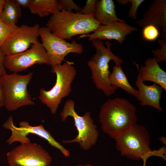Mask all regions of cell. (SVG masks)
I'll use <instances>...</instances> for the list:
<instances>
[{
    "instance_id": "obj_1",
    "label": "cell",
    "mask_w": 166,
    "mask_h": 166,
    "mask_svg": "<svg viewBox=\"0 0 166 166\" xmlns=\"http://www.w3.org/2000/svg\"><path fill=\"white\" fill-rule=\"evenodd\" d=\"M136 107L126 99H109L101 106L99 114L102 131L115 139L136 124Z\"/></svg>"
},
{
    "instance_id": "obj_30",
    "label": "cell",
    "mask_w": 166,
    "mask_h": 166,
    "mask_svg": "<svg viewBox=\"0 0 166 166\" xmlns=\"http://www.w3.org/2000/svg\"><path fill=\"white\" fill-rule=\"evenodd\" d=\"M117 1L119 3L124 5L129 2V0H117Z\"/></svg>"
},
{
    "instance_id": "obj_6",
    "label": "cell",
    "mask_w": 166,
    "mask_h": 166,
    "mask_svg": "<svg viewBox=\"0 0 166 166\" xmlns=\"http://www.w3.org/2000/svg\"><path fill=\"white\" fill-rule=\"evenodd\" d=\"M33 75L32 72L25 75L13 73L0 77L5 93L4 106L7 110L14 111L23 106L35 104L27 89Z\"/></svg>"
},
{
    "instance_id": "obj_11",
    "label": "cell",
    "mask_w": 166,
    "mask_h": 166,
    "mask_svg": "<svg viewBox=\"0 0 166 166\" xmlns=\"http://www.w3.org/2000/svg\"><path fill=\"white\" fill-rule=\"evenodd\" d=\"M35 64L50 65L46 51L39 41L32 44L30 48L24 52L5 56L4 61L6 69L17 73Z\"/></svg>"
},
{
    "instance_id": "obj_17",
    "label": "cell",
    "mask_w": 166,
    "mask_h": 166,
    "mask_svg": "<svg viewBox=\"0 0 166 166\" xmlns=\"http://www.w3.org/2000/svg\"><path fill=\"white\" fill-rule=\"evenodd\" d=\"M94 18L101 25L116 21L126 22L117 17L115 3L113 0H97Z\"/></svg>"
},
{
    "instance_id": "obj_9",
    "label": "cell",
    "mask_w": 166,
    "mask_h": 166,
    "mask_svg": "<svg viewBox=\"0 0 166 166\" xmlns=\"http://www.w3.org/2000/svg\"><path fill=\"white\" fill-rule=\"evenodd\" d=\"M19 125V127L15 125L11 115L10 116L3 124L4 128L11 132V136L6 140L8 144H11L16 142H19L21 144L30 142V140L27 136L30 134H33L45 139L51 146L59 150L65 156H70L69 151L57 141L50 133L45 129L43 124L32 126L28 122L23 121L20 122Z\"/></svg>"
},
{
    "instance_id": "obj_18",
    "label": "cell",
    "mask_w": 166,
    "mask_h": 166,
    "mask_svg": "<svg viewBox=\"0 0 166 166\" xmlns=\"http://www.w3.org/2000/svg\"><path fill=\"white\" fill-rule=\"evenodd\" d=\"M109 79L110 85L115 87H120L137 98L139 92L130 84L121 66L114 65L110 73Z\"/></svg>"
},
{
    "instance_id": "obj_3",
    "label": "cell",
    "mask_w": 166,
    "mask_h": 166,
    "mask_svg": "<svg viewBox=\"0 0 166 166\" xmlns=\"http://www.w3.org/2000/svg\"><path fill=\"white\" fill-rule=\"evenodd\" d=\"M91 42L96 50L87 62L91 70V78L96 87L101 90L106 96H109L115 93L117 88L110 84L109 63L112 60L115 65L121 66L123 60L112 51L111 48L113 45L109 41L105 42L106 47L102 40L95 39Z\"/></svg>"
},
{
    "instance_id": "obj_28",
    "label": "cell",
    "mask_w": 166,
    "mask_h": 166,
    "mask_svg": "<svg viewBox=\"0 0 166 166\" xmlns=\"http://www.w3.org/2000/svg\"><path fill=\"white\" fill-rule=\"evenodd\" d=\"M5 102V96L4 89L0 78V108L4 106Z\"/></svg>"
},
{
    "instance_id": "obj_16",
    "label": "cell",
    "mask_w": 166,
    "mask_h": 166,
    "mask_svg": "<svg viewBox=\"0 0 166 166\" xmlns=\"http://www.w3.org/2000/svg\"><path fill=\"white\" fill-rule=\"evenodd\" d=\"M133 62L137 67L143 82L152 81L166 90V72L160 66L155 57L148 58L144 62L145 65L140 68L138 64Z\"/></svg>"
},
{
    "instance_id": "obj_27",
    "label": "cell",
    "mask_w": 166,
    "mask_h": 166,
    "mask_svg": "<svg viewBox=\"0 0 166 166\" xmlns=\"http://www.w3.org/2000/svg\"><path fill=\"white\" fill-rule=\"evenodd\" d=\"M5 56L4 54L1 47H0V77L6 73L4 65V61Z\"/></svg>"
},
{
    "instance_id": "obj_20",
    "label": "cell",
    "mask_w": 166,
    "mask_h": 166,
    "mask_svg": "<svg viewBox=\"0 0 166 166\" xmlns=\"http://www.w3.org/2000/svg\"><path fill=\"white\" fill-rule=\"evenodd\" d=\"M21 15V7L15 0H5L0 15V18L3 21L10 25H16Z\"/></svg>"
},
{
    "instance_id": "obj_31",
    "label": "cell",
    "mask_w": 166,
    "mask_h": 166,
    "mask_svg": "<svg viewBox=\"0 0 166 166\" xmlns=\"http://www.w3.org/2000/svg\"><path fill=\"white\" fill-rule=\"evenodd\" d=\"M5 0H0V15L3 9Z\"/></svg>"
},
{
    "instance_id": "obj_8",
    "label": "cell",
    "mask_w": 166,
    "mask_h": 166,
    "mask_svg": "<svg viewBox=\"0 0 166 166\" xmlns=\"http://www.w3.org/2000/svg\"><path fill=\"white\" fill-rule=\"evenodd\" d=\"M39 35L52 67L61 64L69 53L81 54L83 51L81 44L77 42L75 40H72L71 42H67L52 33L46 27H40Z\"/></svg>"
},
{
    "instance_id": "obj_13",
    "label": "cell",
    "mask_w": 166,
    "mask_h": 166,
    "mask_svg": "<svg viewBox=\"0 0 166 166\" xmlns=\"http://www.w3.org/2000/svg\"><path fill=\"white\" fill-rule=\"evenodd\" d=\"M137 30L136 27L128 24L126 22L116 21L101 25L93 33L80 35L79 38L87 37L89 41L95 39L114 40L122 45L128 35Z\"/></svg>"
},
{
    "instance_id": "obj_22",
    "label": "cell",
    "mask_w": 166,
    "mask_h": 166,
    "mask_svg": "<svg viewBox=\"0 0 166 166\" xmlns=\"http://www.w3.org/2000/svg\"><path fill=\"white\" fill-rule=\"evenodd\" d=\"M16 25H10L3 21L0 18V47H1L8 36L18 27Z\"/></svg>"
},
{
    "instance_id": "obj_25",
    "label": "cell",
    "mask_w": 166,
    "mask_h": 166,
    "mask_svg": "<svg viewBox=\"0 0 166 166\" xmlns=\"http://www.w3.org/2000/svg\"><path fill=\"white\" fill-rule=\"evenodd\" d=\"M144 0H129L131 5L128 13V16L133 20L137 19V10L139 6L144 2Z\"/></svg>"
},
{
    "instance_id": "obj_2",
    "label": "cell",
    "mask_w": 166,
    "mask_h": 166,
    "mask_svg": "<svg viewBox=\"0 0 166 166\" xmlns=\"http://www.w3.org/2000/svg\"><path fill=\"white\" fill-rule=\"evenodd\" d=\"M94 14L84 15L62 10L51 15L46 27L59 38L71 40L77 35L89 34L101 25L95 19Z\"/></svg>"
},
{
    "instance_id": "obj_14",
    "label": "cell",
    "mask_w": 166,
    "mask_h": 166,
    "mask_svg": "<svg viewBox=\"0 0 166 166\" xmlns=\"http://www.w3.org/2000/svg\"><path fill=\"white\" fill-rule=\"evenodd\" d=\"M136 23L140 27L155 26L161 30L162 39H166V0H153L148 10L143 13L142 18Z\"/></svg>"
},
{
    "instance_id": "obj_15",
    "label": "cell",
    "mask_w": 166,
    "mask_h": 166,
    "mask_svg": "<svg viewBox=\"0 0 166 166\" xmlns=\"http://www.w3.org/2000/svg\"><path fill=\"white\" fill-rule=\"evenodd\" d=\"M135 84L138 89V95L136 99L142 106L149 105L159 111L162 109L160 106V101L163 89L159 85L153 83L150 85H145L141 81L138 74Z\"/></svg>"
},
{
    "instance_id": "obj_12",
    "label": "cell",
    "mask_w": 166,
    "mask_h": 166,
    "mask_svg": "<svg viewBox=\"0 0 166 166\" xmlns=\"http://www.w3.org/2000/svg\"><path fill=\"white\" fill-rule=\"evenodd\" d=\"M40 28L38 24L33 26L22 24L18 26L1 47L5 55H14L28 49L32 44L38 41Z\"/></svg>"
},
{
    "instance_id": "obj_34",
    "label": "cell",
    "mask_w": 166,
    "mask_h": 166,
    "mask_svg": "<svg viewBox=\"0 0 166 166\" xmlns=\"http://www.w3.org/2000/svg\"><path fill=\"white\" fill-rule=\"evenodd\" d=\"M147 160L146 159H143V166H146V162Z\"/></svg>"
},
{
    "instance_id": "obj_5",
    "label": "cell",
    "mask_w": 166,
    "mask_h": 166,
    "mask_svg": "<svg viewBox=\"0 0 166 166\" xmlns=\"http://www.w3.org/2000/svg\"><path fill=\"white\" fill-rule=\"evenodd\" d=\"M75 105L73 100H68L65 103L60 115L63 122L65 121L69 117L73 118L78 134L73 139L64 140L62 142L63 143H78L81 148L86 151L95 145L99 133L91 117V112L87 111L83 116H80L75 110Z\"/></svg>"
},
{
    "instance_id": "obj_21",
    "label": "cell",
    "mask_w": 166,
    "mask_h": 166,
    "mask_svg": "<svg viewBox=\"0 0 166 166\" xmlns=\"http://www.w3.org/2000/svg\"><path fill=\"white\" fill-rule=\"evenodd\" d=\"M159 35V30L153 25H149L143 27L142 39L150 42L154 41L158 38Z\"/></svg>"
},
{
    "instance_id": "obj_23",
    "label": "cell",
    "mask_w": 166,
    "mask_h": 166,
    "mask_svg": "<svg viewBox=\"0 0 166 166\" xmlns=\"http://www.w3.org/2000/svg\"><path fill=\"white\" fill-rule=\"evenodd\" d=\"M158 43L161 46L160 49H152L151 51L157 62L166 61V39H161L158 40Z\"/></svg>"
},
{
    "instance_id": "obj_24",
    "label": "cell",
    "mask_w": 166,
    "mask_h": 166,
    "mask_svg": "<svg viewBox=\"0 0 166 166\" xmlns=\"http://www.w3.org/2000/svg\"><path fill=\"white\" fill-rule=\"evenodd\" d=\"M58 6L60 10H64L70 12L75 10L77 12H80L81 8L75 4L72 0H58Z\"/></svg>"
},
{
    "instance_id": "obj_32",
    "label": "cell",
    "mask_w": 166,
    "mask_h": 166,
    "mask_svg": "<svg viewBox=\"0 0 166 166\" xmlns=\"http://www.w3.org/2000/svg\"><path fill=\"white\" fill-rule=\"evenodd\" d=\"M166 138L164 136H162L159 138V140L164 144H166Z\"/></svg>"
},
{
    "instance_id": "obj_7",
    "label": "cell",
    "mask_w": 166,
    "mask_h": 166,
    "mask_svg": "<svg viewBox=\"0 0 166 166\" xmlns=\"http://www.w3.org/2000/svg\"><path fill=\"white\" fill-rule=\"evenodd\" d=\"M116 147L121 155L133 160L142 159L150 151L149 134L143 126L136 124L115 139Z\"/></svg>"
},
{
    "instance_id": "obj_33",
    "label": "cell",
    "mask_w": 166,
    "mask_h": 166,
    "mask_svg": "<svg viewBox=\"0 0 166 166\" xmlns=\"http://www.w3.org/2000/svg\"><path fill=\"white\" fill-rule=\"evenodd\" d=\"M76 166H93L90 164H85L84 165L79 164L77 165Z\"/></svg>"
},
{
    "instance_id": "obj_4",
    "label": "cell",
    "mask_w": 166,
    "mask_h": 166,
    "mask_svg": "<svg viewBox=\"0 0 166 166\" xmlns=\"http://www.w3.org/2000/svg\"><path fill=\"white\" fill-rule=\"evenodd\" d=\"M73 62L66 61L63 64L52 67L51 72L56 74L55 83L50 90L41 89L38 98L48 107L52 114L57 112L62 99L72 91L71 84L77 74Z\"/></svg>"
},
{
    "instance_id": "obj_19",
    "label": "cell",
    "mask_w": 166,
    "mask_h": 166,
    "mask_svg": "<svg viewBox=\"0 0 166 166\" xmlns=\"http://www.w3.org/2000/svg\"><path fill=\"white\" fill-rule=\"evenodd\" d=\"M28 8L31 13L40 18L61 11L57 0H32Z\"/></svg>"
},
{
    "instance_id": "obj_26",
    "label": "cell",
    "mask_w": 166,
    "mask_h": 166,
    "mask_svg": "<svg viewBox=\"0 0 166 166\" xmlns=\"http://www.w3.org/2000/svg\"><path fill=\"white\" fill-rule=\"evenodd\" d=\"M97 0H87L85 6L80 12L84 15L94 14Z\"/></svg>"
},
{
    "instance_id": "obj_29",
    "label": "cell",
    "mask_w": 166,
    "mask_h": 166,
    "mask_svg": "<svg viewBox=\"0 0 166 166\" xmlns=\"http://www.w3.org/2000/svg\"><path fill=\"white\" fill-rule=\"evenodd\" d=\"M17 3L21 7H28L32 0H15Z\"/></svg>"
},
{
    "instance_id": "obj_10",
    "label": "cell",
    "mask_w": 166,
    "mask_h": 166,
    "mask_svg": "<svg viewBox=\"0 0 166 166\" xmlns=\"http://www.w3.org/2000/svg\"><path fill=\"white\" fill-rule=\"evenodd\" d=\"M11 166H50L52 158L40 145L31 142L21 144L6 155Z\"/></svg>"
},
{
    "instance_id": "obj_35",
    "label": "cell",
    "mask_w": 166,
    "mask_h": 166,
    "mask_svg": "<svg viewBox=\"0 0 166 166\" xmlns=\"http://www.w3.org/2000/svg\"><path fill=\"white\" fill-rule=\"evenodd\" d=\"M7 166H10V165H8Z\"/></svg>"
}]
</instances>
